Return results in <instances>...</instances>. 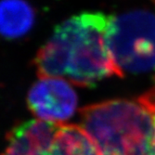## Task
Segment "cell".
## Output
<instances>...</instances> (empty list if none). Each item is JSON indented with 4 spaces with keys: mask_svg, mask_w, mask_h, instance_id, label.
Wrapping results in <instances>:
<instances>
[{
    "mask_svg": "<svg viewBox=\"0 0 155 155\" xmlns=\"http://www.w3.org/2000/svg\"><path fill=\"white\" fill-rule=\"evenodd\" d=\"M110 18L101 12H83L59 24L35 55L38 76L63 78L83 87L118 76L107 41Z\"/></svg>",
    "mask_w": 155,
    "mask_h": 155,
    "instance_id": "6da1fadb",
    "label": "cell"
},
{
    "mask_svg": "<svg viewBox=\"0 0 155 155\" xmlns=\"http://www.w3.org/2000/svg\"><path fill=\"white\" fill-rule=\"evenodd\" d=\"M81 126L101 155H155V129L137 101L114 100L82 109Z\"/></svg>",
    "mask_w": 155,
    "mask_h": 155,
    "instance_id": "7a4b0ae2",
    "label": "cell"
},
{
    "mask_svg": "<svg viewBox=\"0 0 155 155\" xmlns=\"http://www.w3.org/2000/svg\"><path fill=\"white\" fill-rule=\"evenodd\" d=\"M107 41L119 77L155 74V14L136 9L111 17Z\"/></svg>",
    "mask_w": 155,
    "mask_h": 155,
    "instance_id": "3957f363",
    "label": "cell"
},
{
    "mask_svg": "<svg viewBox=\"0 0 155 155\" xmlns=\"http://www.w3.org/2000/svg\"><path fill=\"white\" fill-rule=\"evenodd\" d=\"M2 155H101L81 125L31 120L8 135Z\"/></svg>",
    "mask_w": 155,
    "mask_h": 155,
    "instance_id": "277c9868",
    "label": "cell"
},
{
    "mask_svg": "<svg viewBox=\"0 0 155 155\" xmlns=\"http://www.w3.org/2000/svg\"><path fill=\"white\" fill-rule=\"evenodd\" d=\"M78 98L70 82L58 77H42L30 88L27 104L38 120L65 123L75 114Z\"/></svg>",
    "mask_w": 155,
    "mask_h": 155,
    "instance_id": "5b68a950",
    "label": "cell"
},
{
    "mask_svg": "<svg viewBox=\"0 0 155 155\" xmlns=\"http://www.w3.org/2000/svg\"><path fill=\"white\" fill-rule=\"evenodd\" d=\"M35 12L26 0H0V35L17 39L31 31Z\"/></svg>",
    "mask_w": 155,
    "mask_h": 155,
    "instance_id": "8992f818",
    "label": "cell"
},
{
    "mask_svg": "<svg viewBox=\"0 0 155 155\" xmlns=\"http://www.w3.org/2000/svg\"><path fill=\"white\" fill-rule=\"evenodd\" d=\"M138 101L150 114L155 129V87L149 90L138 98Z\"/></svg>",
    "mask_w": 155,
    "mask_h": 155,
    "instance_id": "52a82bcc",
    "label": "cell"
}]
</instances>
